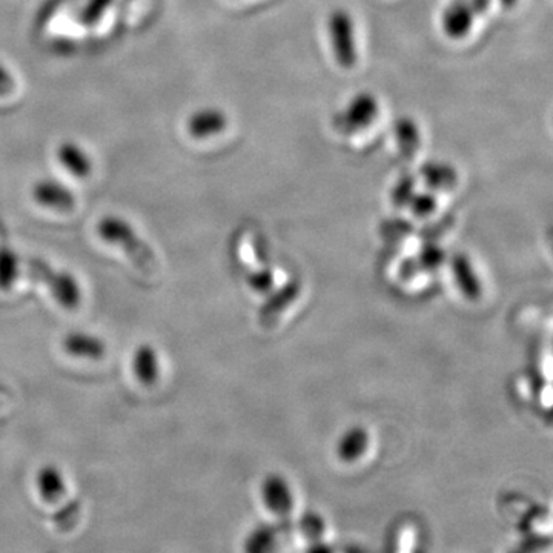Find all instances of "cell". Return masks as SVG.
Returning <instances> with one entry per match:
<instances>
[{"label": "cell", "instance_id": "cell-1", "mask_svg": "<svg viewBox=\"0 0 553 553\" xmlns=\"http://www.w3.org/2000/svg\"><path fill=\"white\" fill-rule=\"evenodd\" d=\"M97 231L105 242L114 243L125 249L126 254L130 255L134 263L143 271H153L156 268V257L153 251L137 237L126 220L114 216L103 217L97 226Z\"/></svg>", "mask_w": 553, "mask_h": 553}, {"label": "cell", "instance_id": "cell-2", "mask_svg": "<svg viewBox=\"0 0 553 553\" xmlns=\"http://www.w3.org/2000/svg\"><path fill=\"white\" fill-rule=\"evenodd\" d=\"M328 33L332 53L338 65L345 70L354 68L358 53L355 45L354 20L351 14L342 8L332 11L328 17Z\"/></svg>", "mask_w": 553, "mask_h": 553}, {"label": "cell", "instance_id": "cell-3", "mask_svg": "<svg viewBox=\"0 0 553 553\" xmlns=\"http://www.w3.org/2000/svg\"><path fill=\"white\" fill-rule=\"evenodd\" d=\"M31 275L34 279L42 280L50 288L54 299L67 309H74L80 303V288L76 279L67 272H54L42 262L31 263Z\"/></svg>", "mask_w": 553, "mask_h": 553}, {"label": "cell", "instance_id": "cell-4", "mask_svg": "<svg viewBox=\"0 0 553 553\" xmlns=\"http://www.w3.org/2000/svg\"><path fill=\"white\" fill-rule=\"evenodd\" d=\"M378 100L374 94L360 93L348 103L340 116L335 117V125L343 133H358L372 125L378 116Z\"/></svg>", "mask_w": 553, "mask_h": 553}, {"label": "cell", "instance_id": "cell-5", "mask_svg": "<svg viewBox=\"0 0 553 553\" xmlns=\"http://www.w3.org/2000/svg\"><path fill=\"white\" fill-rule=\"evenodd\" d=\"M36 203L54 211H71L76 206V196L71 189L54 179L39 180L31 189Z\"/></svg>", "mask_w": 553, "mask_h": 553}, {"label": "cell", "instance_id": "cell-6", "mask_svg": "<svg viewBox=\"0 0 553 553\" xmlns=\"http://www.w3.org/2000/svg\"><path fill=\"white\" fill-rule=\"evenodd\" d=\"M226 126H228V116L222 110L202 108L189 116L186 130L193 139L205 140L223 133Z\"/></svg>", "mask_w": 553, "mask_h": 553}, {"label": "cell", "instance_id": "cell-7", "mask_svg": "<svg viewBox=\"0 0 553 553\" xmlns=\"http://www.w3.org/2000/svg\"><path fill=\"white\" fill-rule=\"evenodd\" d=\"M475 13L469 0H451L443 13V30L451 39H463L474 25Z\"/></svg>", "mask_w": 553, "mask_h": 553}, {"label": "cell", "instance_id": "cell-8", "mask_svg": "<svg viewBox=\"0 0 553 553\" xmlns=\"http://www.w3.org/2000/svg\"><path fill=\"white\" fill-rule=\"evenodd\" d=\"M56 157L57 162L77 179H85L93 171V160L79 143L71 142V140L60 143L57 146Z\"/></svg>", "mask_w": 553, "mask_h": 553}, {"label": "cell", "instance_id": "cell-9", "mask_svg": "<svg viewBox=\"0 0 553 553\" xmlns=\"http://www.w3.org/2000/svg\"><path fill=\"white\" fill-rule=\"evenodd\" d=\"M420 176L432 191H448L457 185L458 180L454 166L446 162L424 163L420 169Z\"/></svg>", "mask_w": 553, "mask_h": 553}, {"label": "cell", "instance_id": "cell-10", "mask_svg": "<svg viewBox=\"0 0 553 553\" xmlns=\"http://www.w3.org/2000/svg\"><path fill=\"white\" fill-rule=\"evenodd\" d=\"M63 348L68 354L77 358H91V360H99L105 355V343L100 338L90 334H74L68 335L63 342Z\"/></svg>", "mask_w": 553, "mask_h": 553}, {"label": "cell", "instance_id": "cell-11", "mask_svg": "<svg viewBox=\"0 0 553 553\" xmlns=\"http://www.w3.org/2000/svg\"><path fill=\"white\" fill-rule=\"evenodd\" d=\"M133 369L140 383L153 386L159 378V360L153 346L143 345L134 352Z\"/></svg>", "mask_w": 553, "mask_h": 553}, {"label": "cell", "instance_id": "cell-12", "mask_svg": "<svg viewBox=\"0 0 553 553\" xmlns=\"http://www.w3.org/2000/svg\"><path fill=\"white\" fill-rule=\"evenodd\" d=\"M395 140L401 154L412 157L421 146L420 128L411 117H400L394 125Z\"/></svg>", "mask_w": 553, "mask_h": 553}, {"label": "cell", "instance_id": "cell-13", "mask_svg": "<svg viewBox=\"0 0 553 553\" xmlns=\"http://www.w3.org/2000/svg\"><path fill=\"white\" fill-rule=\"evenodd\" d=\"M37 486H39V492L42 498H44L45 501H50V503L59 500L60 497H63L65 491H67L62 474H60L54 466L44 467V469L39 472Z\"/></svg>", "mask_w": 553, "mask_h": 553}, {"label": "cell", "instance_id": "cell-14", "mask_svg": "<svg viewBox=\"0 0 553 553\" xmlns=\"http://www.w3.org/2000/svg\"><path fill=\"white\" fill-rule=\"evenodd\" d=\"M19 275V260L10 249H0V289L8 291Z\"/></svg>", "mask_w": 553, "mask_h": 553}, {"label": "cell", "instance_id": "cell-15", "mask_svg": "<svg viewBox=\"0 0 553 553\" xmlns=\"http://www.w3.org/2000/svg\"><path fill=\"white\" fill-rule=\"evenodd\" d=\"M415 194V179L411 174H404L400 177L397 183H395L394 189H392V202L395 205H408L409 200Z\"/></svg>", "mask_w": 553, "mask_h": 553}, {"label": "cell", "instance_id": "cell-16", "mask_svg": "<svg viewBox=\"0 0 553 553\" xmlns=\"http://www.w3.org/2000/svg\"><path fill=\"white\" fill-rule=\"evenodd\" d=\"M408 205H411L415 216H429V214L434 212V209L437 208V197H435V194L431 193V191H428V193L414 194L412 199L409 200Z\"/></svg>", "mask_w": 553, "mask_h": 553}, {"label": "cell", "instance_id": "cell-17", "mask_svg": "<svg viewBox=\"0 0 553 553\" xmlns=\"http://www.w3.org/2000/svg\"><path fill=\"white\" fill-rule=\"evenodd\" d=\"M365 448V434L361 432H354V434L349 435L348 440L343 441L342 454L343 457H354L355 454Z\"/></svg>", "mask_w": 553, "mask_h": 553}, {"label": "cell", "instance_id": "cell-18", "mask_svg": "<svg viewBox=\"0 0 553 553\" xmlns=\"http://www.w3.org/2000/svg\"><path fill=\"white\" fill-rule=\"evenodd\" d=\"M13 87V77L8 73L4 65H0V90H7Z\"/></svg>", "mask_w": 553, "mask_h": 553}, {"label": "cell", "instance_id": "cell-19", "mask_svg": "<svg viewBox=\"0 0 553 553\" xmlns=\"http://www.w3.org/2000/svg\"><path fill=\"white\" fill-rule=\"evenodd\" d=\"M518 0H500V4L503 5L504 8H512L517 5Z\"/></svg>", "mask_w": 553, "mask_h": 553}]
</instances>
